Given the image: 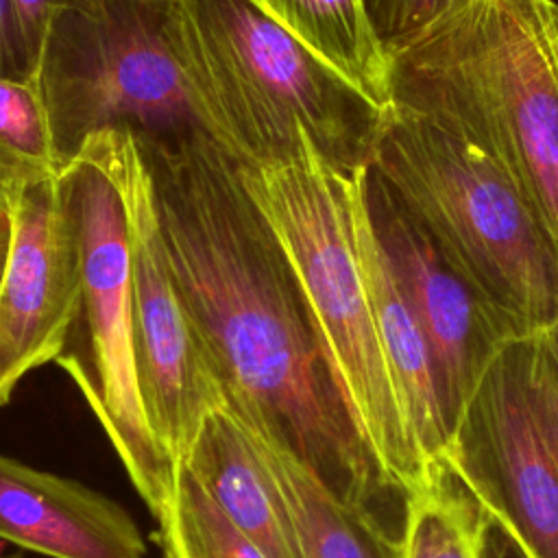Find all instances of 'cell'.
Segmentation results:
<instances>
[{
  "mask_svg": "<svg viewBox=\"0 0 558 558\" xmlns=\"http://www.w3.org/2000/svg\"><path fill=\"white\" fill-rule=\"evenodd\" d=\"M15 9V17L24 37V44L28 52L33 54L35 63L39 61V52L44 46V39L48 35L50 22L68 9L81 7L87 0H11Z\"/></svg>",
  "mask_w": 558,
  "mask_h": 558,
  "instance_id": "7402d4cb",
  "label": "cell"
},
{
  "mask_svg": "<svg viewBox=\"0 0 558 558\" xmlns=\"http://www.w3.org/2000/svg\"><path fill=\"white\" fill-rule=\"evenodd\" d=\"M122 172L131 242V331L142 410L153 438L181 462L207 412L222 403V390L170 272L150 174L129 133Z\"/></svg>",
  "mask_w": 558,
  "mask_h": 558,
  "instance_id": "9c48e42d",
  "label": "cell"
},
{
  "mask_svg": "<svg viewBox=\"0 0 558 558\" xmlns=\"http://www.w3.org/2000/svg\"><path fill=\"white\" fill-rule=\"evenodd\" d=\"M556 24H558V2H556Z\"/></svg>",
  "mask_w": 558,
  "mask_h": 558,
  "instance_id": "484cf974",
  "label": "cell"
},
{
  "mask_svg": "<svg viewBox=\"0 0 558 558\" xmlns=\"http://www.w3.org/2000/svg\"><path fill=\"white\" fill-rule=\"evenodd\" d=\"M35 72L37 63L24 44L13 2L0 0V76L26 81Z\"/></svg>",
  "mask_w": 558,
  "mask_h": 558,
  "instance_id": "44dd1931",
  "label": "cell"
},
{
  "mask_svg": "<svg viewBox=\"0 0 558 558\" xmlns=\"http://www.w3.org/2000/svg\"><path fill=\"white\" fill-rule=\"evenodd\" d=\"M181 462L266 558H303L294 519L275 473L251 429L225 403L207 412Z\"/></svg>",
  "mask_w": 558,
  "mask_h": 558,
  "instance_id": "5bb4252c",
  "label": "cell"
},
{
  "mask_svg": "<svg viewBox=\"0 0 558 558\" xmlns=\"http://www.w3.org/2000/svg\"><path fill=\"white\" fill-rule=\"evenodd\" d=\"M490 530L477 501L434 469L403 497L401 558H490Z\"/></svg>",
  "mask_w": 558,
  "mask_h": 558,
  "instance_id": "e0dca14e",
  "label": "cell"
},
{
  "mask_svg": "<svg viewBox=\"0 0 558 558\" xmlns=\"http://www.w3.org/2000/svg\"><path fill=\"white\" fill-rule=\"evenodd\" d=\"M371 100L390 102V57L364 0H257Z\"/></svg>",
  "mask_w": 558,
  "mask_h": 558,
  "instance_id": "2e32d148",
  "label": "cell"
},
{
  "mask_svg": "<svg viewBox=\"0 0 558 558\" xmlns=\"http://www.w3.org/2000/svg\"><path fill=\"white\" fill-rule=\"evenodd\" d=\"M242 168L244 183L275 227L305 292L353 418L392 495L425 477L408 432L364 283L351 218L349 179L305 137L288 159Z\"/></svg>",
  "mask_w": 558,
  "mask_h": 558,
  "instance_id": "5b68a950",
  "label": "cell"
},
{
  "mask_svg": "<svg viewBox=\"0 0 558 558\" xmlns=\"http://www.w3.org/2000/svg\"><path fill=\"white\" fill-rule=\"evenodd\" d=\"M0 558H20V556H17V554H11V556H2V554H0Z\"/></svg>",
  "mask_w": 558,
  "mask_h": 558,
  "instance_id": "d4e9b609",
  "label": "cell"
},
{
  "mask_svg": "<svg viewBox=\"0 0 558 558\" xmlns=\"http://www.w3.org/2000/svg\"><path fill=\"white\" fill-rule=\"evenodd\" d=\"M124 133L89 137L68 163L83 225V294L57 364L72 377L155 519L177 464L153 438L137 388L131 331V242Z\"/></svg>",
  "mask_w": 558,
  "mask_h": 558,
  "instance_id": "52a82bcc",
  "label": "cell"
},
{
  "mask_svg": "<svg viewBox=\"0 0 558 558\" xmlns=\"http://www.w3.org/2000/svg\"><path fill=\"white\" fill-rule=\"evenodd\" d=\"M493 525V523H490ZM490 558H525L521 549L514 545V541L493 525L490 530Z\"/></svg>",
  "mask_w": 558,
  "mask_h": 558,
  "instance_id": "cb8c5ba5",
  "label": "cell"
},
{
  "mask_svg": "<svg viewBox=\"0 0 558 558\" xmlns=\"http://www.w3.org/2000/svg\"><path fill=\"white\" fill-rule=\"evenodd\" d=\"M447 473L525 558H558V338H519L451 427Z\"/></svg>",
  "mask_w": 558,
  "mask_h": 558,
  "instance_id": "ba28073f",
  "label": "cell"
},
{
  "mask_svg": "<svg viewBox=\"0 0 558 558\" xmlns=\"http://www.w3.org/2000/svg\"><path fill=\"white\" fill-rule=\"evenodd\" d=\"M157 523L163 558H266L222 514L185 462L177 464L174 486Z\"/></svg>",
  "mask_w": 558,
  "mask_h": 558,
  "instance_id": "ac0fdd59",
  "label": "cell"
},
{
  "mask_svg": "<svg viewBox=\"0 0 558 558\" xmlns=\"http://www.w3.org/2000/svg\"><path fill=\"white\" fill-rule=\"evenodd\" d=\"M253 438L286 495L303 558H401V534L377 510L340 499L292 456Z\"/></svg>",
  "mask_w": 558,
  "mask_h": 558,
  "instance_id": "9a60e30c",
  "label": "cell"
},
{
  "mask_svg": "<svg viewBox=\"0 0 558 558\" xmlns=\"http://www.w3.org/2000/svg\"><path fill=\"white\" fill-rule=\"evenodd\" d=\"M471 0H364L388 57Z\"/></svg>",
  "mask_w": 558,
  "mask_h": 558,
  "instance_id": "ffe728a7",
  "label": "cell"
},
{
  "mask_svg": "<svg viewBox=\"0 0 558 558\" xmlns=\"http://www.w3.org/2000/svg\"><path fill=\"white\" fill-rule=\"evenodd\" d=\"M137 146L170 272L222 403L340 499L377 510L390 488L353 418L296 270L248 192L240 161L211 137Z\"/></svg>",
  "mask_w": 558,
  "mask_h": 558,
  "instance_id": "6da1fadb",
  "label": "cell"
},
{
  "mask_svg": "<svg viewBox=\"0 0 558 558\" xmlns=\"http://www.w3.org/2000/svg\"><path fill=\"white\" fill-rule=\"evenodd\" d=\"M0 538L48 558H144L133 517L107 495L0 453Z\"/></svg>",
  "mask_w": 558,
  "mask_h": 558,
  "instance_id": "4fadbf2b",
  "label": "cell"
},
{
  "mask_svg": "<svg viewBox=\"0 0 558 558\" xmlns=\"http://www.w3.org/2000/svg\"><path fill=\"white\" fill-rule=\"evenodd\" d=\"M13 240V214H11V196L0 187V279L7 266V257Z\"/></svg>",
  "mask_w": 558,
  "mask_h": 558,
  "instance_id": "603a6c76",
  "label": "cell"
},
{
  "mask_svg": "<svg viewBox=\"0 0 558 558\" xmlns=\"http://www.w3.org/2000/svg\"><path fill=\"white\" fill-rule=\"evenodd\" d=\"M355 248L386 366L425 473L442 469L451 425L432 349L397 281L366 203V168L349 179Z\"/></svg>",
  "mask_w": 558,
  "mask_h": 558,
  "instance_id": "7c38bea8",
  "label": "cell"
},
{
  "mask_svg": "<svg viewBox=\"0 0 558 558\" xmlns=\"http://www.w3.org/2000/svg\"><path fill=\"white\" fill-rule=\"evenodd\" d=\"M57 172L37 78L0 76V187L13 196L26 183Z\"/></svg>",
  "mask_w": 558,
  "mask_h": 558,
  "instance_id": "d6986e66",
  "label": "cell"
},
{
  "mask_svg": "<svg viewBox=\"0 0 558 558\" xmlns=\"http://www.w3.org/2000/svg\"><path fill=\"white\" fill-rule=\"evenodd\" d=\"M390 100L486 153L558 244L554 0H471L390 52Z\"/></svg>",
  "mask_w": 558,
  "mask_h": 558,
  "instance_id": "3957f363",
  "label": "cell"
},
{
  "mask_svg": "<svg viewBox=\"0 0 558 558\" xmlns=\"http://www.w3.org/2000/svg\"><path fill=\"white\" fill-rule=\"evenodd\" d=\"M366 203L397 281L432 349L449 425L477 381L512 340L486 301L442 259L425 233L368 172Z\"/></svg>",
  "mask_w": 558,
  "mask_h": 558,
  "instance_id": "8fae6325",
  "label": "cell"
},
{
  "mask_svg": "<svg viewBox=\"0 0 558 558\" xmlns=\"http://www.w3.org/2000/svg\"><path fill=\"white\" fill-rule=\"evenodd\" d=\"M168 11L170 0H87L50 22L35 78L59 170L105 131L146 146L214 140L172 48Z\"/></svg>",
  "mask_w": 558,
  "mask_h": 558,
  "instance_id": "8992f818",
  "label": "cell"
},
{
  "mask_svg": "<svg viewBox=\"0 0 558 558\" xmlns=\"http://www.w3.org/2000/svg\"><path fill=\"white\" fill-rule=\"evenodd\" d=\"M168 28L214 140L244 168L279 163L305 137L342 174L368 166L386 107L257 0H170Z\"/></svg>",
  "mask_w": 558,
  "mask_h": 558,
  "instance_id": "7a4b0ae2",
  "label": "cell"
},
{
  "mask_svg": "<svg viewBox=\"0 0 558 558\" xmlns=\"http://www.w3.org/2000/svg\"><path fill=\"white\" fill-rule=\"evenodd\" d=\"M13 240L0 279V405L61 353L83 294V225L68 168L11 196Z\"/></svg>",
  "mask_w": 558,
  "mask_h": 558,
  "instance_id": "30bf717a",
  "label": "cell"
},
{
  "mask_svg": "<svg viewBox=\"0 0 558 558\" xmlns=\"http://www.w3.org/2000/svg\"><path fill=\"white\" fill-rule=\"evenodd\" d=\"M368 172L514 338H558V244L486 153L390 100Z\"/></svg>",
  "mask_w": 558,
  "mask_h": 558,
  "instance_id": "277c9868",
  "label": "cell"
}]
</instances>
